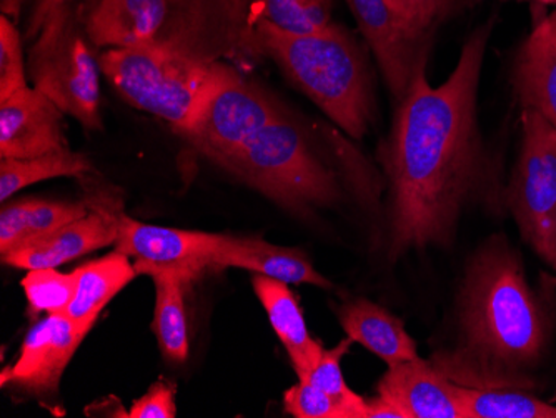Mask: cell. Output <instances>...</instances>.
<instances>
[{"label":"cell","mask_w":556,"mask_h":418,"mask_svg":"<svg viewBox=\"0 0 556 418\" xmlns=\"http://www.w3.org/2000/svg\"><path fill=\"white\" fill-rule=\"evenodd\" d=\"M493 29L495 18H489L470 34L442 86H430L424 68L399 102L380 149L392 261L450 248L470 211L508 215L502 159L486 143L478 118V87Z\"/></svg>","instance_id":"obj_1"},{"label":"cell","mask_w":556,"mask_h":418,"mask_svg":"<svg viewBox=\"0 0 556 418\" xmlns=\"http://www.w3.org/2000/svg\"><path fill=\"white\" fill-rule=\"evenodd\" d=\"M540 279L507 237L486 239L465 267L452 345L430 362L458 385L535 392L556 327V280Z\"/></svg>","instance_id":"obj_2"},{"label":"cell","mask_w":556,"mask_h":418,"mask_svg":"<svg viewBox=\"0 0 556 418\" xmlns=\"http://www.w3.org/2000/svg\"><path fill=\"white\" fill-rule=\"evenodd\" d=\"M225 172L300 217L380 202L386 177L337 132L282 105Z\"/></svg>","instance_id":"obj_3"},{"label":"cell","mask_w":556,"mask_h":418,"mask_svg":"<svg viewBox=\"0 0 556 418\" xmlns=\"http://www.w3.org/2000/svg\"><path fill=\"white\" fill-rule=\"evenodd\" d=\"M252 58L271 59L350 139H364L375 118L370 71L361 46L339 24L295 34L264 22L254 33Z\"/></svg>","instance_id":"obj_4"},{"label":"cell","mask_w":556,"mask_h":418,"mask_svg":"<svg viewBox=\"0 0 556 418\" xmlns=\"http://www.w3.org/2000/svg\"><path fill=\"white\" fill-rule=\"evenodd\" d=\"M100 71L122 99L182 134L215 76V64L195 61L157 43L105 49Z\"/></svg>","instance_id":"obj_5"},{"label":"cell","mask_w":556,"mask_h":418,"mask_svg":"<svg viewBox=\"0 0 556 418\" xmlns=\"http://www.w3.org/2000/svg\"><path fill=\"white\" fill-rule=\"evenodd\" d=\"M99 58L80 2L50 15L27 54L34 87L87 130H102Z\"/></svg>","instance_id":"obj_6"},{"label":"cell","mask_w":556,"mask_h":418,"mask_svg":"<svg viewBox=\"0 0 556 418\" xmlns=\"http://www.w3.org/2000/svg\"><path fill=\"white\" fill-rule=\"evenodd\" d=\"M282 105L257 80L243 76L232 65L217 62L204 101L180 137L197 154L225 168Z\"/></svg>","instance_id":"obj_7"},{"label":"cell","mask_w":556,"mask_h":418,"mask_svg":"<svg viewBox=\"0 0 556 418\" xmlns=\"http://www.w3.org/2000/svg\"><path fill=\"white\" fill-rule=\"evenodd\" d=\"M517 161L505 183V208L521 239L556 270V127L521 111Z\"/></svg>","instance_id":"obj_8"},{"label":"cell","mask_w":556,"mask_h":418,"mask_svg":"<svg viewBox=\"0 0 556 418\" xmlns=\"http://www.w3.org/2000/svg\"><path fill=\"white\" fill-rule=\"evenodd\" d=\"M254 0H168L154 43L205 64L252 58Z\"/></svg>","instance_id":"obj_9"},{"label":"cell","mask_w":556,"mask_h":418,"mask_svg":"<svg viewBox=\"0 0 556 418\" xmlns=\"http://www.w3.org/2000/svg\"><path fill=\"white\" fill-rule=\"evenodd\" d=\"M222 233L150 226L121 212L115 251L134 258L137 274L202 273L212 267Z\"/></svg>","instance_id":"obj_10"},{"label":"cell","mask_w":556,"mask_h":418,"mask_svg":"<svg viewBox=\"0 0 556 418\" xmlns=\"http://www.w3.org/2000/svg\"><path fill=\"white\" fill-rule=\"evenodd\" d=\"M346 4L399 104L418 72L427 68L430 47L415 37L390 0H346Z\"/></svg>","instance_id":"obj_11"},{"label":"cell","mask_w":556,"mask_h":418,"mask_svg":"<svg viewBox=\"0 0 556 418\" xmlns=\"http://www.w3.org/2000/svg\"><path fill=\"white\" fill-rule=\"evenodd\" d=\"M367 404V418H464L452 380L420 357L387 368Z\"/></svg>","instance_id":"obj_12"},{"label":"cell","mask_w":556,"mask_h":418,"mask_svg":"<svg viewBox=\"0 0 556 418\" xmlns=\"http://www.w3.org/2000/svg\"><path fill=\"white\" fill-rule=\"evenodd\" d=\"M86 335L67 315L47 314L25 337L17 362L0 373V385L33 393L58 392L65 368Z\"/></svg>","instance_id":"obj_13"},{"label":"cell","mask_w":556,"mask_h":418,"mask_svg":"<svg viewBox=\"0 0 556 418\" xmlns=\"http://www.w3.org/2000/svg\"><path fill=\"white\" fill-rule=\"evenodd\" d=\"M121 212L109 207L104 197V201L89 204V212L84 217L5 252L2 262L25 270L58 268L90 252L114 245Z\"/></svg>","instance_id":"obj_14"},{"label":"cell","mask_w":556,"mask_h":418,"mask_svg":"<svg viewBox=\"0 0 556 418\" xmlns=\"http://www.w3.org/2000/svg\"><path fill=\"white\" fill-rule=\"evenodd\" d=\"M64 112L36 87L0 101V159H33L67 151Z\"/></svg>","instance_id":"obj_15"},{"label":"cell","mask_w":556,"mask_h":418,"mask_svg":"<svg viewBox=\"0 0 556 418\" xmlns=\"http://www.w3.org/2000/svg\"><path fill=\"white\" fill-rule=\"evenodd\" d=\"M510 86L521 111H533L556 127V9L536 17L514 55Z\"/></svg>","instance_id":"obj_16"},{"label":"cell","mask_w":556,"mask_h":418,"mask_svg":"<svg viewBox=\"0 0 556 418\" xmlns=\"http://www.w3.org/2000/svg\"><path fill=\"white\" fill-rule=\"evenodd\" d=\"M212 267L242 268L295 286L332 289V282L321 276L311 258L300 249L280 248L257 237H236L222 233Z\"/></svg>","instance_id":"obj_17"},{"label":"cell","mask_w":556,"mask_h":418,"mask_svg":"<svg viewBox=\"0 0 556 418\" xmlns=\"http://www.w3.org/2000/svg\"><path fill=\"white\" fill-rule=\"evenodd\" d=\"M167 11L168 0H97L84 21L99 49H125L154 42Z\"/></svg>","instance_id":"obj_18"},{"label":"cell","mask_w":556,"mask_h":418,"mask_svg":"<svg viewBox=\"0 0 556 418\" xmlns=\"http://www.w3.org/2000/svg\"><path fill=\"white\" fill-rule=\"evenodd\" d=\"M289 286L290 283L282 280L271 279L261 274L252 277L255 295L267 312L268 320L278 339L283 343L296 376L302 382L317 367L318 362L324 357L325 349L308 332L299 299Z\"/></svg>","instance_id":"obj_19"},{"label":"cell","mask_w":556,"mask_h":418,"mask_svg":"<svg viewBox=\"0 0 556 418\" xmlns=\"http://www.w3.org/2000/svg\"><path fill=\"white\" fill-rule=\"evenodd\" d=\"M342 329L353 342L361 343L389 367L418 357L417 343L405 329L402 318L382 305L353 299L339 308Z\"/></svg>","instance_id":"obj_20"},{"label":"cell","mask_w":556,"mask_h":418,"mask_svg":"<svg viewBox=\"0 0 556 418\" xmlns=\"http://www.w3.org/2000/svg\"><path fill=\"white\" fill-rule=\"evenodd\" d=\"M75 293L64 312L75 326L89 333L109 302L139 274L130 257L114 251L75 268Z\"/></svg>","instance_id":"obj_21"},{"label":"cell","mask_w":556,"mask_h":418,"mask_svg":"<svg viewBox=\"0 0 556 418\" xmlns=\"http://www.w3.org/2000/svg\"><path fill=\"white\" fill-rule=\"evenodd\" d=\"M89 212L87 202H5L0 211V255L29 240L54 232Z\"/></svg>","instance_id":"obj_22"},{"label":"cell","mask_w":556,"mask_h":418,"mask_svg":"<svg viewBox=\"0 0 556 418\" xmlns=\"http://www.w3.org/2000/svg\"><path fill=\"white\" fill-rule=\"evenodd\" d=\"M152 279L155 283L154 332L159 347L167 360L184 364L190 351L184 289L193 276L187 273H161L152 276Z\"/></svg>","instance_id":"obj_23"},{"label":"cell","mask_w":556,"mask_h":418,"mask_svg":"<svg viewBox=\"0 0 556 418\" xmlns=\"http://www.w3.org/2000/svg\"><path fill=\"white\" fill-rule=\"evenodd\" d=\"M93 172L92 161L79 152H52L33 159H0V201H11L18 190L59 177H87Z\"/></svg>","instance_id":"obj_24"},{"label":"cell","mask_w":556,"mask_h":418,"mask_svg":"<svg viewBox=\"0 0 556 418\" xmlns=\"http://www.w3.org/2000/svg\"><path fill=\"white\" fill-rule=\"evenodd\" d=\"M464 418H556V405L532 392L510 389H477L452 382Z\"/></svg>","instance_id":"obj_25"},{"label":"cell","mask_w":556,"mask_h":418,"mask_svg":"<svg viewBox=\"0 0 556 418\" xmlns=\"http://www.w3.org/2000/svg\"><path fill=\"white\" fill-rule=\"evenodd\" d=\"M336 0H254L255 29L270 24L287 33H318L332 26Z\"/></svg>","instance_id":"obj_26"},{"label":"cell","mask_w":556,"mask_h":418,"mask_svg":"<svg viewBox=\"0 0 556 418\" xmlns=\"http://www.w3.org/2000/svg\"><path fill=\"white\" fill-rule=\"evenodd\" d=\"M480 0H390L412 33L432 49L437 30L455 15L468 11Z\"/></svg>","instance_id":"obj_27"},{"label":"cell","mask_w":556,"mask_h":418,"mask_svg":"<svg viewBox=\"0 0 556 418\" xmlns=\"http://www.w3.org/2000/svg\"><path fill=\"white\" fill-rule=\"evenodd\" d=\"M353 340L346 337L342 342L337 343L333 349H325L324 357L318 362L317 367L312 370L311 376L302 382L312 383L317 389L324 390L330 397L339 401L352 418H367V398L361 397L346 385L342 372V360L349 354Z\"/></svg>","instance_id":"obj_28"},{"label":"cell","mask_w":556,"mask_h":418,"mask_svg":"<svg viewBox=\"0 0 556 418\" xmlns=\"http://www.w3.org/2000/svg\"><path fill=\"white\" fill-rule=\"evenodd\" d=\"M22 289L36 314H64L75 293V274H62L58 268L27 270Z\"/></svg>","instance_id":"obj_29"},{"label":"cell","mask_w":556,"mask_h":418,"mask_svg":"<svg viewBox=\"0 0 556 418\" xmlns=\"http://www.w3.org/2000/svg\"><path fill=\"white\" fill-rule=\"evenodd\" d=\"M22 37L9 15L0 17V101L27 87Z\"/></svg>","instance_id":"obj_30"},{"label":"cell","mask_w":556,"mask_h":418,"mask_svg":"<svg viewBox=\"0 0 556 418\" xmlns=\"http://www.w3.org/2000/svg\"><path fill=\"white\" fill-rule=\"evenodd\" d=\"M283 408L295 418H352L339 401L312 383L300 380L283 395Z\"/></svg>","instance_id":"obj_31"},{"label":"cell","mask_w":556,"mask_h":418,"mask_svg":"<svg viewBox=\"0 0 556 418\" xmlns=\"http://www.w3.org/2000/svg\"><path fill=\"white\" fill-rule=\"evenodd\" d=\"M80 0H0V9L2 14L12 18H18L24 9H27V24H25L24 39L33 42L47 18L54 12L67 8V5L77 4Z\"/></svg>","instance_id":"obj_32"},{"label":"cell","mask_w":556,"mask_h":418,"mask_svg":"<svg viewBox=\"0 0 556 418\" xmlns=\"http://www.w3.org/2000/svg\"><path fill=\"white\" fill-rule=\"evenodd\" d=\"M127 417L130 418H175L177 417V407H175L174 387L165 382H155L150 387L149 392L143 393L142 397L137 398L130 407Z\"/></svg>","instance_id":"obj_33"}]
</instances>
